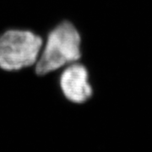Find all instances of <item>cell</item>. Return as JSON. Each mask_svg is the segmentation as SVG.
<instances>
[{"mask_svg": "<svg viewBox=\"0 0 152 152\" xmlns=\"http://www.w3.org/2000/svg\"><path fill=\"white\" fill-rule=\"evenodd\" d=\"M81 38L70 22L64 21L49 33L42 54L36 63V73L45 75L81 57Z\"/></svg>", "mask_w": 152, "mask_h": 152, "instance_id": "6da1fadb", "label": "cell"}, {"mask_svg": "<svg viewBox=\"0 0 152 152\" xmlns=\"http://www.w3.org/2000/svg\"><path fill=\"white\" fill-rule=\"evenodd\" d=\"M42 39L30 31L10 30L0 36V68L16 71L37 63Z\"/></svg>", "mask_w": 152, "mask_h": 152, "instance_id": "7a4b0ae2", "label": "cell"}, {"mask_svg": "<svg viewBox=\"0 0 152 152\" xmlns=\"http://www.w3.org/2000/svg\"><path fill=\"white\" fill-rule=\"evenodd\" d=\"M60 87L65 98L73 103H85L92 96L88 71L80 64L74 63L66 68L60 77Z\"/></svg>", "mask_w": 152, "mask_h": 152, "instance_id": "3957f363", "label": "cell"}]
</instances>
